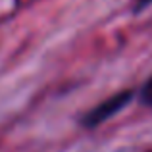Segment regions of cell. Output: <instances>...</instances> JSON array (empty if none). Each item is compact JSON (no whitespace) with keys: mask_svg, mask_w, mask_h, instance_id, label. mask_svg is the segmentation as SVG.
<instances>
[{"mask_svg":"<svg viewBox=\"0 0 152 152\" xmlns=\"http://www.w3.org/2000/svg\"><path fill=\"white\" fill-rule=\"evenodd\" d=\"M131 98H133V93H131V91H125V93H118V94H114V96H110L108 100L100 102L94 110H91L87 115H83V119H81L83 127H96V125H100V123H104L114 114H118L119 110H123Z\"/></svg>","mask_w":152,"mask_h":152,"instance_id":"1","label":"cell"},{"mask_svg":"<svg viewBox=\"0 0 152 152\" xmlns=\"http://www.w3.org/2000/svg\"><path fill=\"white\" fill-rule=\"evenodd\" d=\"M141 100H142V104L152 108V79H148L145 83V87L141 89Z\"/></svg>","mask_w":152,"mask_h":152,"instance_id":"2","label":"cell"},{"mask_svg":"<svg viewBox=\"0 0 152 152\" xmlns=\"http://www.w3.org/2000/svg\"><path fill=\"white\" fill-rule=\"evenodd\" d=\"M148 4H152V0H139V2H137V6H135V8H137V10H142V8H146Z\"/></svg>","mask_w":152,"mask_h":152,"instance_id":"3","label":"cell"}]
</instances>
